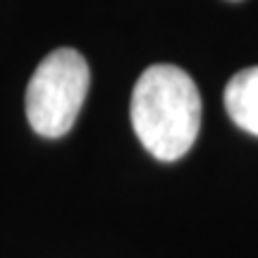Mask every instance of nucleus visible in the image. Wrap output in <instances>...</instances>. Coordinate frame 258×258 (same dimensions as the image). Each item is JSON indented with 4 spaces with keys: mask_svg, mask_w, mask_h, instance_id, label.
Masks as SVG:
<instances>
[{
    "mask_svg": "<svg viewBox=\"0 0 258 258\" xmlns=\"http://www.w3.org/2000/svg\"><path fill=\"white\" fill-rule=\"evenodd\" d=\"M132 127L156 160L172 163L189 153L201 129V96L184 70L153 64L139 77L132 105Z\"/></svg>",
    "mask_w": 258,
    "mask_h": 258,
    "instance_id": "1",
    "label": "nucleus"
},
{
    "mask_svg": "<svg viewBox=\"0 0 258 258\" xmlns=\"http://www.w3.org/2000/svg\"><path fill=\"white\" fill-rule=\"evenodd\" d=\"M91 74L84 55L74 48L48 53L27 86V120L46 139H60L72 129L89 93Z\"/></svg>",
    "mask_w": 258,
    "mask_h": 258,
    "instance_id": "2",
    "label": "nucleus"
},
{
    "mask_svg": "<svg viewBox=\"0 0 258 258\" xmlns=\"http://www.w3.org/2000/svg\"><path fill=\"white\" fill-rule=\"evenodd\" d=\"M225 108L237 127L258 137V67L241 70L227 82Z\"/></svg>",
    "mask_w": 258,
    "mask_h": 258,
    "instance_id": "3",
    "label": "nucleus"
}]
</instances>
